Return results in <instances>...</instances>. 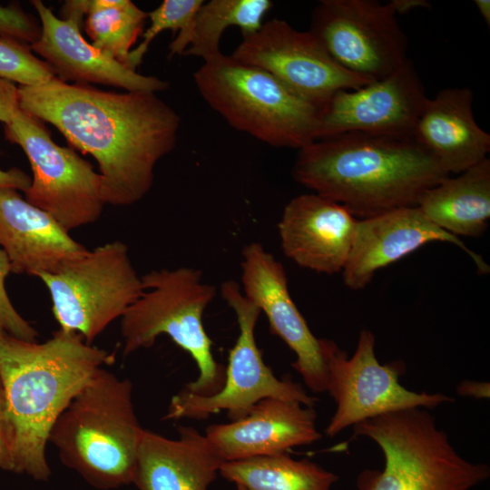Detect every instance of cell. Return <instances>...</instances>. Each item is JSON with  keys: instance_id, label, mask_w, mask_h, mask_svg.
Segmentation results:
<instances>
[{"instance_id": "1", "label": "cell", "mask_w": 490, "mask_h": 490, "mask_svg": "<svg viewBox=\"0 0 490 490\" xmlns=\"http://www.w3.org/2000/svg\"><path fill=\"white\" fill-rule=\"evenodd\" d=\"M19 108L56 127L99 165L105 204L129 206L150 191L158 162L175 147L181 118L155 93L106 92L54 77L18 87Z\"/></svg>"}, {"instance_id": "2", "label": "cell", "mask_w": 490, "mask_h": 490, "mask_svg": "<svg viewBox=\"0 0 490 490\" xmlns=\"http://www.w3.org/2000/svg\"><path fill=\"white\" fill-rule=\"evenodd\" d=\"M297 182L368 219L417 207L423 194L449 176L414 137L345 132L299 150Z\"/></svg>"}, {"instance_id": "3", "label": "cell", "mask_w": 490, "mask_h": 490, "mask_svg": "<svg viewBox=\"0 0 490 490\" xmlns=\"http://www.w3.org/2000/svg\"><path fill=\"white\" fill-rule=\"evenodd\" d=\"M113 361L112 354L75 332L59 329L42 343L0 332V381L13 432V472L48 480L45 450L54 423L94 373Z\"/></svg>"}, {"instance_id": "4", "label": "cell", "mask_w": 490, "mask_h": 490, "mask_svg": "<svg viewBox=\"0 0 490 490\" xmlns=\"http://www.w3.org/2000/svg\"><path fill=\"white\" fill-rule=\"evenodd\" d=\"M143 429L132 382L102 368L57 418L49 442L92 486L113 489L132 483Z\"/></svg>"}, {"instance_id": "5", "label": "cell", "mask_w": 490, "mask_h": 490, "mask_svg": "<svg viewBox=\"0 0 490 490\" xmlns=\"http://www.w3.org/2000/svg\"><path fill=\"white\" fill-rule=\"evenodd\" d=\"M383 453L381 470L365 469L358 490H470L485 482L490 467L464 458L428 409L415 407L384 414L355 425Z\"/></svg>"}, {"instance_id": "6", "label": "cell", "mask_w": 490, "mask_h": 490, "mask_svg": "<svg viewBox=\"0 0 490 490\" xmlns=\"http://www.w3.org/2000/svg\"><path fill=\"white\" fill-rule=\"evenodd\" d=\"M142 279V295L121 318L123 354L151 348L159 336L167 335L190 354L199 369L197 378L183 389L200 396L219 392L225 368L214 358L203 325V314L217 295L216 287L191 267L152 270Z\"/></svg>"}, {"instance_id": "7", "label": "cell", "mask_w": 490, "mask_h": 490, "mask_svg": "<svg viewBox=\"0 0 490 490\" xmlns=\"http://www.w3.org/2000/svg\"><path fill=\"white\" fill-rule=\"evenodd\" d=\"M204 101L232 128L277 148L300 150L318 139L322 108L268 72L220 54L193 74Z\"/></svg>"}, {"instance_id": "8", "label": "cell", "mask_w": 490, "mask_h": 490, "mask_svg": "<svg viewBox=\"0 0 490 490\" xmlns=\"http://www.w3.org/2000/svg\"><path fill=\"white\" fill-rule=\"evenodd\" d=\"M37 278L49 291L60 329L80 334L87 344L121 318L144 289L121 240L100 245Z\"/></svg>"}, {"instance_id": "9", "label": "cell", "mask_w": 490, "mask_h": 490, "mask_svg": "<svg viewBox=\"0 0 490 490\" xmlns=\"http://www.w3.org/2000/svg\"><path fill=\"white\" fill-rule=\"evenodd\" d=\"M220 295L235 313L239 335L230 350L222 387L213 395L200 396L181 389L169 404L164 420H203L225 410L230 421L245 416L262 399L273 397L314 407L318 400L291 379H280L263 360L255 328L260 310L233 279L222 282Z\"/></svg>"}, {"instance_id": "10", "label": "cell", "mask_w": 490, "mask_h": 490, "mask_svg": "<svg viewBox=\"0 0 490 490\" xmlns=\"http://www.w3.org/2000/svg\"><path fill=\"white\" fill-rule=\"evenodd\" d=\"M5 138L26 154L33 172L25 200L67 231L99 220L105 205L102 177L71 148L59 146L44 122L19 109L5 124Z\"/></svg>"}, {"instance_id": "11", "label": "cell", "mask_w": 490, "mask_h": 490, "mask_svg": "<svg viewBox=\"0 0 490 490\" xmlns=\"http://www.w3.org/2000/svg\"><path fill=\"white\" fill-rule=\"evenodd\" d=\"M328 374V389L336 403L325 434L333 437L349 426L390 412L423 407L433 409L455 399L442 393L416 392L403 387L399 377L404 362L380 364L375 355V336L362 329L357 348L348 358L331 339L320 338Z\"/></svg>"}, {"instance_id": "12", "label": "cell", "mask_w": 490, "mask_h": 490, "mask_svg": "<svg viewBox=\"0 0 490 490\" xmlns=\"http://www.w3.org/2000/svg\"><path fill=\"white\" fill-rule=\"evenodd\" d=\"M309 31L340 66L371 82L407 61V36L389 3L322 0L312 12Z\"/></svg>"}, {"instance_id": "13", "label": "cell", "mask_w": 490, "mask_h": 490, "mask_svg": "<svg viewBox=\"0 0 490 490\" xmlns=\"http://www.w3.org/2000/svg\"><path fill=\"white\" fill-rule=\"evenodd\" d=\"M230 55L240 63L268 72L297 95L319 107L338 91L372 83L340 66L309 30H296L278 18L243 35Z\"/></svg>"}, {"instance_id": "14", "label": "cell", "mask_w": 490, "mask_h": 490, "mask_svg": "<svg viewBox=\"0 0 490 490\" xmlns=\"http://www.w3.org/2000/svg\"><path fill=\"white\" fill-rule=\"evenodd\" d=\"M244 296L263 312L270 330L294 352L293 368L314 393L328 389V374L320 338L314 336L294 303L283 265L261 243L250 242L241 252Z\"/></svg>"}, {"instance_id": "15", "label": "cell", "mask_w": 490, "mask_h": 490, "mask_svg": "<svg viewBox=\"0 0 490 490\" xmlns=\"http://www.w3.org/2000/svg\"><path fill=\"white\" fill-rule=\"evenodd\" d=\"M426 98L407 60L381 80L358 89L337 92L322 108L318 139L345 132L414 137Z\"/></svg>"}, {"instance_id": "16", "label": "cell", "mask_w": 490, "mask_h": 490, "mask_svg": "<svg viewBox=\"0 0 490 490\" xmlns=\"http://www.w3.org/2000/svg\"><path fill=\"white\" fill-rule=\"evenodd\" d=\"M436 240L457 246L470 256L479 273H489L488 264L459 237L437 227L418 207H407L358 220L352 249L342 270L343 281L350 289H362L377 270Z\"/></svg>"}, {"instance_id": "17", "label": "cell", "mask_w": 490, "mask_h": 490, "mask_svg": "<svg viewBox=\"0 0 490 490\" xmlns=\"http://www.w3.org/2000/svg\"><path fill=\"white\" fill-rule=\"evenodd\" d=\"M358 219L342 205L317 193L294 197L278 224L283 253L318 273L342 272L351 251Z\"/></svg>"}, {"instance_id": "18", "label": "cell", "mask_w": 490, "mask_h": 490, "mask_svg": "<svg viewBox=\"0 0 490 490\" xmlns=\"http://www.w3.org/2000/svg\"><path fill=\"white\" fill-rule=\"evenodd\" d=\"M316 419L314 407L269 397L238 420L209 426L204 435L224 462L238 461L315 443L322 437Z\"/></svg>"}, {"instance_id": "19", "label": "cell", "mask_w": 490, "mask_h": 490, "mask_svg": "<svg viewBox=\"0 0 490 490\" xmlns=\"http://www.w3.org/2000/svg\"><path fill=\"white\" fill-rule=\"evenodd\" d=\"M31 3L41 24L40 37L30 45L31 50L44 59L62 82L100 83L127 92L155 93L169 88L167 81L132 71L89 44L75 21L57 17L41 0Z\"/></svg>"}, {"instance_id": "20", "label": "cell", "mask_w": 490, "mask_h": 490, "mask_svg": "<svg viewBox=\"0 0 490 490\" xmlns=\"http://www.w3.org/2000/svg\"><path fill=\"white\" fill-rule=\"evenodd\" d=\"M0 246L11 272L35 277L55 272L89 250L53 216L11 188H0Z\"/></svg>"}, {"instance_id": "21", "label": "cell", "mask_w": 490, "mask_h": 490, "mask_svg": "<svg viewBox=\"0 0 490 490\" xmlns=\"http://www.w3.org/2000/svg\"><path fill=\"white\" fill-rule=\"evenodd\" d=\"M473 91L446 88L426 98L416 120L414 138L446 173L458 174L487 158L490 135L475 122Z\"/></svg>"}, {"instance_id": "22", "label": "cell", "mask_w": 490, "mask_h": 490, "mask_svg": "<svg viewBox=\"0 0 490 490\" xmlns=\"http://www.w3.org/2000/svg\"><path fill=\"white\" fill-rule=\"evenodd\" d=\"M170 439L143 429L132 483L139 490H208L224 462L204 434L180 426Z\"/></svg>"}, {"instance_id": "23", "label": "cell", "mask_w": 490, "mask_h": 490, "mask_svg": "<svg viewBox=\"0 0 490 490\" xmlns=\"http://www.w3.org/2000/svg\"><path fill=\"white\" fill-rule=\"evenodd\" d=\"M417 207L430 221L456 237L482 236L490 218V160L446 177L423 194Z\"/></svg>"}, {"instance_id": "24", "label": "cell", "mask_w": 490, "mask_h": 490, "mask_svg": "<svg viewBox=\"0 0 490 490\" xmlns=\"http://www.w3.org/2000/svg\"><path fill=\"white\" fill-rule=\"evenodd\" d=\"M219 474L245 490H331L338 476L287 453L223 462Z\"/></svg>"}, {"instance_id": "25", "label": "cell", "mask_w": 490, "mask_h": 490, "mask_svg": "<svg viewBox=\"0 0 490 490\" xmlns=\"http://www.w3.org/2000/svg\"><path fill=\"white\" fill-rule=\"evenodd\" d=\"M272 7L270 0H211L198 9L184 41V55L210 61L220 54V41L223 32L239 27L242 36L252 34L262 25L263 17Z\"/></svg>"}, {"instance_id": "26", "label": "cell", "mask_w": 490, "mask_h": 490, "mask_svg": "<svg viewBox=\"0 0 490 490\" xmlns=\"http://www.w3.org/2000/svg\"><path fill=\"white\" fill-rule=\"evenodd\" d=\"M147 17L130 0H89L85 30L94 47L126 66Z\"/></svg>"}, {"instance_id": "27", "label": "cell", "mask_w": 490, "mask_h": 490, "mask_svg": "<svg viewBox=\"0 0 490 490\" xmlns=\"http://www.w3.org/2000/svg\"><path fill=\"white\" fill-rule=\"evenodd\" d=\"M203 0H164L157 8L148 13L150 26L143 32L141 43L129 54L126 67L132 71L142 64L151 43L162 31H179L169 45V56L181 55L185 51L184 41L194 16Z\"/></svg>"}, {"instance_id": "28", "label": "cell", "mask_w": 490, "mask_h": 490, "mask_svg": "<svg viewBox=\"0 0 490 490\" xmlns=\"http://www.w3.org/2000/svg\"><path fill=\"white\" fill-rule=\"evenodd\" d=\"M55 75L51 67L33 54L29 44L0 36V78L34 86L49 82Z\"/></svg>"}, {"instance_id": "29", "label": "cell", "mask_w": 490, "mask_h": 490, "mask_svg": "<svg viewBox=\"0 0 490 490\" xmlns=\"http://www.w3.org/2000/svg\"><path fill=\"white\" fill-rule=\"evenodd\" d=\"M11 265L0 246V328L9 335L26 341H36L38 332L13 306L5 289V279Z\"/></svg>"}, {"instance_id": "30", "label": "cell", "mask_w": 490, "mask_h": 490, "mask_svg": "<svg viewBox=\"0 0 490 490\" xmlns=\"http://www.w3.org/2000/svg\"><path fill=\"white\" fill-rule=\"evenodd\" d=\"M41 34L38 21L25 13L19 5H0V36L31 45Z\"/></svg>"}, {"instance_id": "31", "label": "cell", "mask_w": 490, "mask_h": 490, "mask_svg": "<svg viewBox=\"0 0 490 490\" xmlns=\"http://www.w3.org/2000/svg\"><path fill=\"white\" fill-rule=\"evenodd\" d=\"M0 467L13 472V432L3 392H0Z\"/></svg>"}, {"instance_id": "32", "label": "cell", "mask_w": 490, "mask_h": 490, "mask_svg": "<svg viewBox=\"0 0 490 490\" xmlns=\"http://www.w3.org/2000/svg\"><path fill=\"white\" fill-rule=\"evenodd\" d=\"M19 109L18 87L0 78V122L8 123Z\"/></svg>"}, {"instance_id": "33", "label": "cell", "mask_w": 490, "mask_h": 490, "mask_svg": "<svg viewBox=\"0 0 490 490\" xmlns=\"http://www.w3.org/2000/svg\"><path fill=\"white\" fill-rule=\"evenodd\" d=\"M31 185V178L24 171L11 168L4 171L0 169V188H11L25 191Z\"/></svg>"}, {"instance_id": "34", "label": "cell", "mask_w": 490, "mask_h": 490, "mask_svg": "<svg viewBox=\"0 0 490 490\" xmlns=\"http://www.w3.org/2000/svg\"><path fill=\"white\" fill-rule=\"evenodd\" d=\"M456 393L461 397L488 399L490 397V384L489 382L463 380L456 386Z\"/></svg>"}, {"instance_id": "35", "label": "cell", "mask_w": 490, "mask_h": 490, "mask_svg": "<svg viewBox=\"0 0 490 490\" xmlns=\"http://www.w3.org/2000/svg\"><path fill=\"white\" fill-rule=\"evenodd\" d=\"M89 0L66 1L62 7L64 19H72L80 26L83 24V15H87Z\"/></svg>"}, {"instance_id": "36", "label": "cell", "mask_w": 490, "mask_h": 490, "mask_svg": "<svg viewBox=\"0 0 490 490\" xmlns=\"http://www.w3.org/2000/svg\"><path fill=\"white\" fill-rule=\"evenodd\" d=\"M390 6L397 15H405L417 8H428L430 4L426 0H392Z\"/></svg>"}, {"instance_id": "37", "label": "cell", "mask_w": 490, "mask_h": 490, "mask_svg": "<svg viewBox=\"0 0 490 490\" xmlns=\"http://www.w3.org/2000/svg\"><path fill=\"white\" fill-rule=\"evenodd\" d=\"M475 5L487 25L490 24V1L489 0H475Z\"/></svg>"}, {"instance_id": "38", "label": "cell", "mask_w": 490, "mask_h": 490, "mask_svg": "<svg viewBox=\"0 0 490 490\" xmlns=\"http://www.w3.org/2000/svg\"><path fill=\"white\" fill-rule=\"evenodd\" d=\"M236 488H237V490H245L243 487H241L240 485H236Z\"/></svg>"}, {"instance_id": "39", "label": "cell", "mask_w": 490, "mask_h": 490, "mask_svg": "<svg viewBox=\"0 0 490 490\" xmlns=\"http://www.w3.org/2000/svg\"><path fill=\"white\" fill-rule=\"evenodd\" d=\"M1 331H3V329L0 328V332H1ZM4 331H5V330H4ZM0 392H3L1 381H0Z\"/></svg>"}]
</instances>
